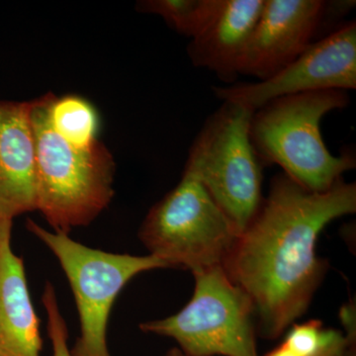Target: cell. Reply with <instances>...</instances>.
Segmentation results:
<instances>
[{
    "label": "cell",
    "instance_id": "cell-1",
    "mask_svg": "<svg viewBox=\"0 0 356 356\" xmlns=\"http://www.w3.org/2000/svg\"><path fill=\"white\" fill-rule=\"evenodd\" d=\"M356 211V185L339 179L307 191L284 173L271 180L257 214L222 264L252 300L259 334L280 337L310 306L327 264L316 254L330 222Z\"/></svg>",
    "mask_w": 356,
    "mask_h": 356
},
{
    "label": "cell",
    "instance_id": "cell-2",
    "mask_svg": "<svg viewBox=\"0 0 356 356\" xmlns=\"http://www.w3.org/2000/svg\"><path fill=\"white\" fill-rule=\"evenodd\" d=\"M51 92L33 99L36 143L37 211L55 233L88 227L115 195L113 154L99 140L77 147L60 137L48 120Z\"/></svg>",
    "mask_w": 356,
    "mask_h": 356
},
{
    "label": "cell",
    "instance_id": "cell-3",
    "mask_svg": "<svg viewBox=\"0 0 356 356\" xmlns=\"http://www.w3.org/2000/svg\"><path fill=\"white\" fill-rule=\"evenodd\" d=\"M344 90L312 91L266 103L252 114L250 138L259 161L277 165L284 175L312 192L331 189L356 166L355 156H334L325 146L321 122L334 110L346 108Z\"/></svg>",
    "mask_w": 356,
    "mask_h": 356
},
{
    "label": "cell",
    "instance_id": "cell-4",
    "mask_svg": "<svg viewBox=\"0 0 356 356\" xmlns=\"http://www.w3.org/2000/svg\"><path fill=\"white\" fill-rule=\"evenodd\" d=\"M26 229L43 243L62 267L79 313V336L70 348L72 356H112L107 343L110 314L117 297L136 276L168 268L158 257L115 254L72 240L70 235L49 231L27 220Z\"/></svg>",
    "mask_w": 356,
    "mask_h": 356
},
{
    "label": "cell",
    "instance_id": "cell-5",
    "mask_svg": "<svg viewBox=\"0 0 356 356\" xmlns=\"http://www.w3.org/2000/svg\"><path fill=\"white\" fill-rule=\"evenodd\" d=\"M241 234L191 173L154 204L140 225L138 238L151 255L168 268L192 273L222 266Z\"/></svg>",
    "mask_w": 356,
    "mask_h": 356
},
{
    "label": "cell",
    "instance_id": "cell-6",
    "mask_svg": "<svg viewBox=\"0 0 356 356\" xmlns=\"http://www.w3.org/2000/svg\"><path fill=\"white\" fill-rule=\"evenodd\" d=\"M254 111L222 102L204 123L189 151L185 172L203 184L242 234L261 207V168L250 138Z\"/></svg>",
    "mask_w": 356,
    "mask_h": 356
},
{
    "label": "cell",
    "instance_id": "cell-7",
    "mask_svg": "<svg viewBox=\"0 0 356 356\" xmlns=\"http://www.w3.org/2000/svg\"><path fill=\"white\" fill-rule=\"evenodd\" d=\"M191 301L161 320L140 323L146 334L175 339L186 356H259L252 300L222 266L192 273Z\"/></svg>",
    "mask_w": 356,
    "mask_h": 356
},
{
    "label": "cell",
    "instance_id": "cell-8",
    "mask_svg": "<svg viewBox=\"0 0 356 356\" xmlns=\"http://www.w3.org/2000/svg\"><path fill=\"white\" fill-rule=\"evenodd\" d=\"M356 88V22L344 23L313 42L287 67L266 81L214 88L222 102L261 108L277 98L312 91Z\"/></svg>",
    "mask_w": 356,
    "mask_h": 356
},
{
    "label": "cell",
    "instance_id": "cell-9",
    "mask_svg": "<svg viewBox=\"0 0 356 356\" xmlns=\"http://www.w3.org/2000/svg\"><path fill=\"white\" fill-rule=\"evenodd\" d=\"M323 0H264L238 74L270 79L313 43L325 15Z\"/></svg>",
    "mask_w": 356,
    "mask_h": 356
},
{
    "label": "cell",
    "instance_id": "cell-10",
    "mask_svg": "<svg viewBox=\"0 0 356 356\" xmlns=\"http://www.w3.org/2000/svg\"><path fill=\"white\" fill-rule=\"evenodd\" d=\"M33 100H0V220L37 211Z\"/></svg>",
    "mask_w": 356,
    "mask_h": 356
},
{
    "label": "cell",
    "instance_id": "cell-11",
    "mask_svg": "<svg viewBox=\"0 0 356 356\" xmlns=\"http://www.w3.org/2000/svg\"><path fill=\"white\" fill-rule=\"evenodd\" d=\"M264 6V0H217L207 23L187 47L192 65L211 70L224 83H235Z\"/></svg>",
    "mask_w": 356,
    "mask_h": 356
},
{
    "label": "cell",
    "instance_id": "cell-12",
    "mask_svg": "<svg viewBox=\"0 0 356 356\" xmlns=\"http://www.w3.org/2000/svg\"><path fill=\"white\" fill-rule=\"evenodd\" d=\"M13 221L0 220V356H41L40 320L24 261L13 252Z\"/></svg>",
    "mask_w": 356,
    "mask_h": 356
},
{
    "label": "cell",
    "instance_id": "cell-13",
    "mask_svg": "<svg viewBox=\"0 0 356 356\" xmlns=\"http://www.w3.org/2000/svg\"><path fill=\"white\" fill-rule=\"evenodd\" d=\"M48 120L53 130L72 146L88 147L98 140L97 113L88 100L79 96L57 97L51 93Z\"/></svg>",
    "mask_w": 356,
    "mask_h": 356
},
{
    "label": "cell",
    "instance_id": "cell-14",
    "mask_svg": "<svg viewBox=\"0 0 356 356\" xmlns=\"http://www.w3.org/2000/svg\"><path fill=\"white\" fill-rule=\"evenodd\" d=\"M216 4L217 0H143L136 9L161 16L175 31L192 39L207 23Z\"/></svg>",
    "mask_w": 356,
    "mask_h": 356
},
{
    "label": "cell",
    "instance_id": "cell-15",
    "mask_svg": "<svg viewBox=\"0 0 356 356\" xmlns=\"http://www.w3.org/2000/svg\"><path fill=\"white\" fill-rule=\"evenodd\" d=\"M341 332L325 329L323 323L310 320L303 324H293L283 343L299 356H317L331 344Z\"/></svg>",
    "mask_w": 356,
    "mask_h": 356
},
{
    "label": "cell",
    "instance_id": "cell-16",
    "mask_svg": "<svg viewBox=\"0 0 356 356\" xmlns=\"http://www.w3.org/2000/svg\"><path fill=\"white\" fill-rule=\"evenodd\" d=\"M42 304L46 311L47 332L53 348V356H72L69 346L67 324L60 312L55 287L50 281H47L44 284Z\"/></svg>",
    "mask_w": 356,
    "mask_h": 356
},
{
    "label": "cell",
    "instance_id": "cell-17",
    "mask_svg": "<svg viewBox=\"0 0 356 356\" xmlns=\"http://www.w3.org/2000/svg\"><path fill=\"white\" fill-rule=\"evenodd\" d=\"M348 334H339L331 344L317 356H343L348 343Z\"/></svg>",
    "mask_w": 356,
    "mask_h": 356
},
{
    "label": "cell",
    "instance_id": "cell-18",
    "mask_svg": "<svg viewBox=\"0 0 356 356\" xmlns=\"http://www.w3.org/2000/svg\"><path fill=\"white\" fill-rule=\"evenodd\" d=\"M266 356H299L294 351L290 350L284 343H281L280 346L269 351Z\"/></svg>",
    "mask_w": 356,
    "mask_h": 356
},
{
    "label": "cell",
    "instance_id": "cell-19",
    "mask_svg": "<svg viewBox=\"0 0 356 356\" xmlns=\"http://www.w3.org/2000/svg\"><path fill=\"white\" fill-rule=\"evenodd\" d=\"M165 356H186V355H185L184 353H182V351L179 350V348H170V350H168V353H165Z\"/></svg>",
    "mask_w": 356,
    "mask_h": 356
}]
</instances>
